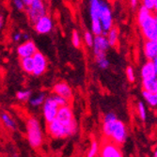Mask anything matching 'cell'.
I'll list each match as a JSON object with an SVG mask.
<instances>
[{"mask_svg":"<svg viewBox=\"0 0 157 157\" xmlns=\"http://www.w3.org/2000/svg\"><path fill=\"white\" fill-rule=\"evenodd\" d=\"M26 133H27V139L30 146L34 149L40 148L42 144L44 136H42L40 123L36 119L34 118L28 119L26 122Z\"/></svg>","mask_w":157,"mask_h":157,"instance_id":"obj_1","label":"cell"},{"mask_svg":"<svg viewBox=\"0 0 157 157\" xmlns=\"http://www.w3.org/2000/svg\"><path fill=\"white\" fill-rule=\"evenodd\" d=\"M102 0H90V13L91 17V30L95 36L102 35L104 30L101 20H100V11H101Z\"/></svg>","mask_w":157,"mask_h":157,"instance_id":"obj_2","label":"cell"},{"mask_svg":"<svg viewBox=\"0 0 157 157\" xmlns=\"http://www.w3.org/2000/svg\"><path fill=\"white\" fill-rule=\"evenodd\" d=\"M56 120H59L61 123H63L65 126H67L73 135L75 134V132L77 130V124L75 120L72 108H71L68 105L59 107L58 115H56Z\"/></svg>","mask_w":157,"mask_h":157,"instance_id":"obj_3","label":"cell"},{"mask_svg":"<svg viewBox=\"0 0 157 157\" xmlns=\"http://www.w3.org/2000/svg\"><path fill=\"white\" fill-rule=\"evenodd\" d=\"M27 15L29 22L34 25L42 16L46 15V10L42 0H34L30 6L27 7Z\"/></svg>","mask_w":157,"mask_h":157,"instance_id":"obj_4","label":"cell"},{"mask_svg":"<svg viewBox=\"0 0 157 157\" xmlns=\"http://www.w3.org/2000/svg\"><path fill=\"white\" fill-rule=\"evenodd\" d=\"M47 129L49 134L55 138H64L70 136H73L69 128L56 119L51 122H48Z\"/></svg>","mask_w":157,"mask_h":157,"instance_id":"obj_5","label":"cell"},{"mask_svg":"<svg viewBox=\"0 0 157 157\" xmlns=\"http://www.w3.org/2000/svg\"><path fill=\"white\" fill-rule=\"evenodd\" d=\"M59 109V105L56 102L54 96H49L45 99V102L44 103V107H42V112H44V116L47 123L56 119Z\"/></svg>","mask_w":157,"mask_h":157,"instance_id":"obj_6","label":"cell"},{"mask_svg":"<svg viewBox=\"0 0 157 157\" xmlns=\"http://www.w3.org/2000/svg\"><path fill=\"white\" fill-rule=\"evenodd\" d=\"M100 20L103 26V35H107V32L113 27V17L112 11L109 6L102 0L101 3V11H100Z\"/></svg>","mask_w":157,"mask_h":157,"instance_id":"obj_7","label":"cell"},{"mask_svg":"<svg viewBox=\"0 0 157 157\" xmlns=\"http://www.w3.org/2000/svg\"><path fill=\"white\" fill-rule=\"evenodd\" d=\"M141 31L143 36L147 40H157V25L155 21V17L151 15L142 23L140 25Z\"/></svg>","mask_w":157,"mask_h":157,"instance_id":"obj_8","label":"cell"},{"mask_svg":"<svg viewBox=\"0 0 157 157\" xmlns=\"http://www.w3.org/2000/svg\"><path fill=\"white\" fill-rule=\"evenodd\" d=\"M110 138L116 142L117 144L121 145L126 141L127 138V131H126V127L124 123L121 121H117L113 126V129L111 132Z\"/></svg>","mask_w":157,"mask_h":157,"instance_id":"obj_9","label":"cell"},{"mask_svg":"<svg viewBox=\"0 0 157 157\" xmlns=\"http://www.w3.org/2000/svg\"><path fill=\"white\" fill-rule=\"evenodd\" d=\"M100 155L102 157H121L122 153L119 148V144L112 140L105 143L101 150H100Z\"/></svg>","mask_w":157,"mask_h":157,"instance_id":"obj_10","label":"cell"},{"mask_svg":"<svg viewBox=\"0 0 157 157\" xmlns=\"http://www.w3.org/2000/svg\"><path fill=\"white\" fill-rule=\"evenodd\" d=\"M110 47L109 41L107 40V37H105V35H98L94 38V44H93V52L95 56L105 55L107 49Z\"/></svg>","mask_w":157,"mask_h":157,"instance_id":"obj_11","label":"cell"},{"mask_svg":"<svg viewBox=\"0 0 157 157\" xmlns=\"http://www.w3.org/2000/svg\"><path fill=\"white\" fill-rule=\"evenodd\" d=\"M33 59H34V71H33V75L35 76H40L44 74L46 68H47V60L45 59V56L42 55L40 52H36L33 56Z\"/></svg>","mask_w":157,"mask_h":157,"instance_id":"obj_12","label":"cell"},{"mask_svg":"<svg viewBox=\"0 0 157 157\" xmlns=\"http://www.w3.org/2000/svg\"><path fill=\"white\" fill-rule=\"evenodd\" d=\"M34 28L39 34H47L53 29V21L48 15H44L34 25Z\"/></svg>","mask_w":157,"mask_h":157,"instance_id":"obj_13","label":"cell"},{"mask_svg":"<svg viewBox=\"0 0 157 157\" xmlns=\"http://www.w3.org/2000/svg\"><path fill=\"white\" fill-rule=\"evenodd\" d=\"M37 52L36 45L33 41L26 40L17 48V54L21 59L27 58V56H33L34 54Z\"/></svg>","mask_w":157,"mask_h":157,"instance_id":"obj_14","label":"cell"},{"mask_svg":"<svg viewBox=\"0 0 157 157\" xmlns=\"http://www.w3.org/2000/svg\"><path fill=\"white\" fill-rule=\"evenodd\" d=\"M117 121H118V119H117L116 115H115V114H113V113H108L105 116L104 125H103V132H104V134H105V136L106 137L110 138L113 126H114V124H115V122Z\"/></svg>","mask_w":157,"mask_h":157,"instance_id":"obj_15","label":"cell"},{"mask_svg":"<svg viewBox=\"0 0 157 157\" xmlns=\"http://www.w3.org/2000/svg\"><path fill=\"white\" fill-rule=\"evenodd\" d=\"M54 92L56 94H59L68 100L72 99L73 97V91L72 89L69 87V85L65 82H59L56 83L54 87Z\"/></svg>","mask_w":157,"mask_h":157,"instance_id":"obj_16","label":"cell"},{"mask_svg":"<svg viewBox=\"0 0 157 157\" xmlns=\"http://www.w3.org/2000/svg\"><path fill=\"white\" fill-rule=\"evenodd\" d=\"M144 53L149 60H152L157 56V40H147L144 44Z\"/></svg>","mask_w":157,"mask_h":157,"instance_id":"obj_17","label":"cell"},{"mask_svg":"<svg viewBox=\"0 0 157 157\" xmlns=\"http://www.w3.org/2000/svg\"><path fill=\"white\" fill-rule=\"evenodd\" d=\"M141 77L142 79H153L157 77L152 60H149L143 65L141 69Z\"/></svg>","mask_w":157,"mask_h":157,"instance_id":"obj_18","label":"cell"},{"mask_svg":"<svg viewBox=\"0 0 157 157\" xmlns=\"http://www.w3.org/2000/svg\"><path fill=\"white\" fill-rule=\"evenodd\" d=\"M21 66H22V69L24 70V72H25L26 74H33L34 67H35L33 56L23 58L21 59Z\"/></svg>","mask_w":157,"mask_h":157,"instance_id":"obj_19","label":"cell"},{"mask_svg":"<svg viewBox=\"0 0 157 157\" xmlns=\"http://www.w3.org/2000/svg\"><path fill=\"white\" fill-rule=\"evenodd\" d=\"M142 95H143L144 99L151 106H153V107L157 106V92H152V91H148V90H143Z\"/></svg>","mask_w":157,"mask_h":157,"instance_id":"obj_20","label":"cell"},{"mask_svg":"<svg viewBox=\"0 0 157 157\" xmlns=\"http://www.w3.org/2000/svg\"><path fill=\"white\" fill-rule=\"evenodd\" d=\"M151 10H149L148 8H146L144 5H142L139 10H138V12H137V23L138 25H140L142 23H143L150 15H151Z\"/></svg>","mask_w":157,"mask_h":157,"instance_id":"obj_21","label":"cell"},{"mask_svg":"<svg viewBox=\"0 0 157 157\" xmlns=\"http://www.w3.org/2000/svg\"><path fill=\"white\" fill-rule=\"evenodd\" d=\"M107 40L109 41V44L111 47L116 46L118 44V39H119V31L116 27H112L111 29L107 32Z\"/></svg>","mask_w":157,"mask_h":157,"instance_id":"obj_22","label":"cell"},{"mask_svg":"<svg viewBox=\"0 0 157 157\" xmlns=\"http://www.w3.org/2000/svg\"><path fill=\"white\" fill-rule=\"evenodd\" d=\"M1 119H2V121L4 123V125L8 128V129L11 130V131H14L16 129V124H15V121H14L8 113H2L1 114Z\"/></svg>","mask_w":157,"mask_h":157,"instance_id":"obj_23","label":"cell"},{"mask_svg":"<svg viewBox=\"0 0 157 157\" xmlns=\"http://www.w3.org/2000/svg\"><path fill=\"white\" fill-rule=\"evenodd\" d=\"M45 95L44 93H40L38 95H36L35 97H32L29 99V104L31 106L37 107L40 106L41 105H44V103L45 102Z\"/></svg>","mask_w":157,"mask_h":157,"instance_id":"obj_24","label":"cell"},{"mask_svg":"<svg viewBox=\"0 0 157 157\" xmlns=\"http://www.w3.org/2000/svg\"><path fill=\"white\" fill-rule=\"evenodd\" d=\"M95 59H96V62H97L98 66L101 68V69L105 70V69H107L109 67V61L106 59V56L105 55L97 56H95Z\"/></svg>","mask_w":157,"mask_h":157,"instance_id":"obj_25","label":"cell"},{"mask_svg":"<svg viewBox=\"0 0 157 157\" xmlns=\"http://www.w3.org/2000/svg\"><path fill=\"white\" fill-rule=\"evenodd\" d=\"M16 96H17V99L19 100V101L25 102V101H27V100L30 99L31 91L30 90H20L17 92Z\"/></svg>","mask_w":157,"mask_h":157,"instance_id":"obj_26","label":"cell"},{"mask_svg":"<svg viewBox=\"0 0 157 157\" xmlns=\"http://www.w3.org/2000/svg\"><path fill=\"white\" fill-rule=\"evenodd\" d=\"M98 153H99V145L96 141H92L90 148V151L88 152V156L89 157H94V156L98 155Z\"/></svg>","mask_w":157,"mask_h":157,"instance_id":"obj_27","label":"cell"},{"mask_svg":"<svg viewBox=\"0 0 157 157\" xmlns=\"http://www.w3.org/2000/svg\"><path fill=\"white\" fill-rule=\"evenodd\" d=\"M137 110H138V114H139V117L141 120L145 121L146 120V117H147V114H146V108H145V105L142 102H139L137 104Z\"/></svg>","mask_w":157,"mask_h":157,"instance_id":"obj_28","label":"cell"},{"mask_svg":"<svg viewBox=\"0 0 157 157\" xmlns=\"http://www.w3.org/2000/svg\"><path fill=\"white\" fill-rule=\"evenodd\" d=\"M72 42L75 47L76 48H79L80 47V44H81V40H80V36L78 34V32L76 30H74L73 31V34H72Z\"/></svg>","mask_w":157,"mask_h":157,"instance_id":"obj_29","label":"cell"},{"mask_svg":"<svg viewBox=\"0 0 157 157\" xmlns=\"http://www.w3.org/2000/svg\"><path fill=\"white\" fill-rule=\"evenodd\" d=\"M84 39L86 41V44H87L89 47H93V44H94V38L92 36V34L89 31L85 32L84 35Z\"/></svg>","mask_w":157,"mask_h":157,"instance_id":"obj_30","label":"cell"},{"mask_svg":"<svg viewBox=\"0 0 157 157\" xmlns=\"http://www.w3.org/2000/svg\"><path fill=\"white\" fill-rule=\"evenodd\" d=\"M53 96H54V98H55V100H56V102L58 103V105H59V107L68 105V101H69L68 99H66V98H64V97H62V96H60V95H59V94H55V95H53Z\"/></svg>","mask_w":157,"mask_h":157,"instance_id":"obj_31","label":"cell"},{"mask_svg":"<svg viewBox=\"0 0 157 157\" xmlns=\"http://www.w3.org/2000/svg\"><path fill=\"white\" fill-rule=\"evenodd\" d=\"M126 76L130 82L135 81V73H134V70L132 67H128L126 69Z\"/></svg>","mask_w":157,"mask_h":157,"instance_id":"obj_32","label":"cell"},{"mask_svg":"<svg viewBox=\"0 0 157 157\" xmlns=\"http://www.w3.org/2000/svg\"><path fill=\"white\" fill-rule=\"evenodd\" d=\"M13 4L18 10H23L25 7H26L23 0H13Z\"/></svg>","mask_w":157,"mask_h":157,"instance_id":"obj_33","label":"cell"},{"mask_svg":"<svg viewBox=\"0 0 157 157\" xmlns=\"http://www.w3.org/2000/svg\"><path fill=\"white\" fill-rule=\"evenodd\" d=\"M155 0H143V5L151 10H154Z\"/></svg>","mask_w":157,"mask_h":157,"instance_id":"obj_34","label":"cell"},{"mask_svg":"<svg viewBox=\"0 0 157 157\" xmlns=\"http://www.w3.org/2000/svg\"><path fill=\"white\" fill-rule=\"evenodd\" d=\"M23 35L21 33H15V34H13V40H15V41H19L21 39H22Z\"/></svg>","mask_w":157,"mask_h":157,"instance_id":"obj_35","label":"cell"},{"mask_svg":"<svg viewBox=\"0 0 157 157\" xmlns=\"http://www.w3.org/2000/svg\"><path fill=\"white\" fill-rule=\"evenodd\" d=\"M23 1H24V3L25 4V6L28 7V6H30V5L32 4V2L34 1V0H23Z\"/></svg>","mask_w":157,"mask_h":157,"instance_id":"obj_36","label":"cell"},{"mask_svg":"<svg viewBox=\"0 0 157 157\" xmlns=\"http://www.w3.org/2000/svg\"><path fill=\"white\" fill-rule=\"evenodd\" d=\"M152 62H153V65H154V68H155V72H156V75H157V56L155 59H152Z\"/></svg>","mask_w":157,"mask_h":157,"instance_id":"obj_37","label":"cell"},{"mask_svg":"<svg viewBox=\"0 0 157 157\" xmlns=\"http://www.w3.org/2000/svg\"><path fill=\"white\" fill-rule=\"evenodd\" d=\"M137 1H138V0H130L131 6H132L133 8H136V4H137Z\"/></svg>","mask_w":157,"mask_h":157,"instance_id":"obj_38","label":"cell"},{"mask_svg":"<svg viewBox=\"0 0 157 157\" xmlns=\"http://www.w3.org/2000/svg\"><path fill=\"white\" fill-rule=\"evenodd\" d=\"M23 38H24L25 40H29V36H28L27 34H24V35H23Z\"/></svg>","mask_w":157,"mask_h":157,"instance_id":"obj_39","label":"cell"},{"mask_svg":"<svg viewBox=\"0 0 157 157\" xmlns=\"http://www.w3.org/2000/svg\"><path fill=\"white\" fill-rule=\"evenodd\" d=\"M0 26H3V16L1 15V17H0Z\"/></svg>","mask_w":157,"mask_h":157,"instance_id":"obj_40","label":"cell"},{"mask_svg":"<svg viewBox=\"0 0 157 157\" xmlns=\"http://www.w3.org/2000/svg\"><path fill=\"white\" fill-rule=\"evenodd\" d=\"M154 10L157 13V0H155V3H154Z\"/></svg>","mask_w":157,"mask_h":157,"instance_id":"obj_41","label":"cell"},{"mask_svg":"<svg viewBox=\"0 0 157 157\" xmlns=\"http://www.w3.org/2000/svg\"><path fill=\"white\" fill-rule=\"evenodd\" d=\"M154 92H157V78H156V81H155V90Z\"/></svg>","mask_w":157,"mask_h":157,"instance_id":"obj_42","label":"cell"},{"mask_svg":"<svg viewBox=\"0 0 157 157\" xmlns=\"http://www.w3.org/2000/svg\"><path fill=\"white\" fill-rule=\"evenodd\" d=\"M153 155H154V157H157V149L155 150V151H154V154H153Z\"/></svg>","mask_w":157,"mask_h":157,"instance_id":"obj_43","label":"cell"},{"mask_svg":"<svg viewBox=\"0 0 157 157\" xmlns=\"http://www.w3.org/2000/svg\"><path fill=\"white\" fill-rule=\"evenodd\" d=\"M155 17V21H156V25H157V13H156V15H154Z\"/></svg>","mask_w":157,"mask_h":157,"instance_id":"obj_44","label":"cell"}]
</instances>
